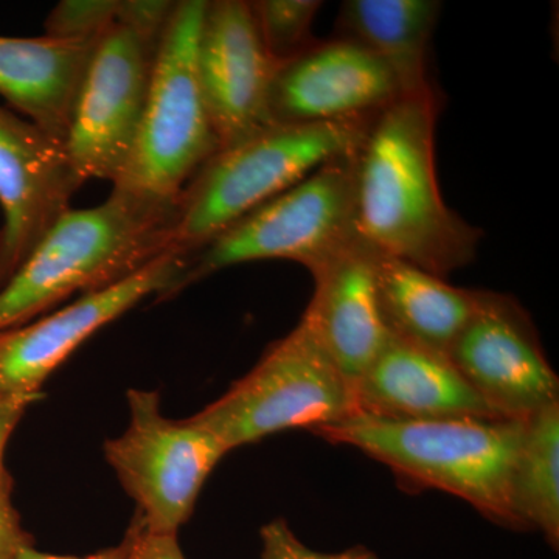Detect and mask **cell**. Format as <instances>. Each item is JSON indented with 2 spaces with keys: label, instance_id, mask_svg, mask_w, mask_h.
<instances>
[{
  "label": "cell",
  "instance_id": "8fae6325",
  "mask_svg": "<svg viewBox=\"0 0 559 559\" xmlns=\"http://www.w3.org/2000/svg\"><path fill=\"white\" fill-rule=\"evenodd\" d=\"M190 255L170 250L116 285L0 333V396L40 395L51 373L98 330L156 294L175 296Z\"/></svg>",
  "mask_w": 559,
  "mask_h": 559
},
{
  "label": "cell",
  "instance_id": "6da1fadb",
  "mask_svg": "<svg viewBox=\"0 0 559 559\" xmlns=\"http://www.w3.org/2000/svg\"><path fill=\"white\" fill-rule=\"evenodd\" d=\"M436 90L378 114L355 153V227L377 252L447 278L476 259L484 231L443 200L436 170Z\"/></svg>",
  "mask_w": 559,
  "mask_h": 559
},
{
  "label": "cell",
  "instance_id": "d4e9b609",
  "mask_svg": "<svg viewBox=\"0 0 559 559\" xmlns=\"http://www.w3.org/2000/svg\"><path fill=\"white\" fill-rule=\"evenodd\" d=\"M32 538L22 528L20 513L13 503V477L5 463H0V559H17Z\"/></svg>",
  "mask_w": 559,
  "mask_h": 559
},
{
  "label": "cell",
  "instance_id": "52a82bcc",
  "mask_svg": "<svg viewBox=\"0 0 559 559\" xmlns=\"http://www.w3.org/2000/svg\"><path fill=\"white\" fill-rule=\"evenodd\" d=\"M353 414V385L299 322L248 374L191 418L231 452L285 430L312 432Z\"/></svg>",
  "mask_w": 559,
  "mask_h": 559
},
{
  "label": "cell",
  "instance_id": "277c9868",
  "mask_svg": "<svg viewBox=\"0 0 559 559\" xmlns=\"http://www.w3.org/2000/svg\"><path fill=\"white\" fill-rule=\"evenodd\" d=\"M380 112L329 123L271 124L219 150L180 194L175 249L193 255L326 162L358 150Z\"/></svg>",
  "mask_w": 559,
  "mask_h": 559
},
{
  "label": "cell",
  "instance_id": "7402d4cb",
  "mask_svg": "<svg viewBox=\"0 0 559 559\" xmlns=\"http://www.w3.org/2000/svg\"><path fill=\"white\" fill-rule=\"evenodd\" d=\"M119 0H64L50 11L46 36L62 40H95L116 24Z\"/></svg>",
  "mask_w": 559,
  "mask_h": 559
},
{
  "label": "cell",
  "instance_id": "603a6c76",
  "mask_svg": "<svg viewBox=\"0 0 559 559\" xmlns=\"http://www.w3.org/2000/svg\"><path fill=\"white\" fill-rule=\"evenodd\" d=\"M261 559H380L364 546L352 547L340 554H320L305 546L285 520H274L264 525L261 528Z\"/></svg>",
  "mask_w": 559,
  "mask_h": 559
},
{
  "label": "cell",
  "instance_id": "d6986e66",
  "mask_svg": "<svg viewBox=\"0 0 559 559\" xmlns=\"http://www.w3.org/2000/svg\"><path fill=\"white\" fill-rule=\"evenodd\" d=\"M440 13L439 0H347L337 25L342 38L356 40L388 66L406 97L433 91L429 47Z\"/></svg>",
  "mask_w": 559,
  "mask_h": 559
},
{
  "label": "cell",
  "instance_id": "44dd1931",
  "mask_svg": "<svg viewBox=\"0 0 559 559\" xmlns=\"http://www.w3.org/2000/svg\"><path fill=\"white\" fill-rule=\"evenodd\" d=\"M264 49L275 66L314 46L312 24L323 3L318 0H257L249 2Z\"/></svg>",
  "mask_w": 559,
  "mask_h": 559
},
{
  "label": "cell",
  "instance_id": "5bb4252c",
  "mask_svg": "<svg viewBox=\"0 0 559 559\" xmlns=\"http://www.w3.org/2000/svg\"><path fill=\"white\" fill-rule=\"evenodd\" d=\"M198 76L219 150L271 127L275 62L245 0L207 2L198 39Z\"/></svg>",
  "mask_w": 559,
  "mask_h": 559
},
{
  "label": "cell",
  "instance_id": "9a60e30c",
  "mask_svg": "<svg viewBox=\"0 0 559 559\" xmlns=\"http://www.w3.org/2000/svg\"><path fill=\"white\" fill-rule=\"evenodd\" d=\"M373 252L358 238L312 270L314 294L300 319L353 390L390 336L378 301Z\"/></svg>",
  "mask_w": 559,
  "mask_h": 559
},
{
  "label": "cell",
  "instance_id": "8992f818",
  "mask_svg": "<svg viewBox=\"0 0 559 559\" xmlns=\"http://www.w3.org/2000/svg\"><path fill=\"white\" fill-rule=\"evenodd\" d=\"M355 153L326 162L190 257L175 296L226 267L252 261H296L316 270L358 240Z\"/></svg>",
  "mask_w": 559,
  "mask_h": 559
},
{
  "label": "cell",
  "instance_id": "e0dca14e",
  "mask_svg": "<svg viewBox=\"0 0 559 559\" xmlns=\"http://www.w3.org/2000/svg\"><path fill=\"white\" fill-rule=\"evenodd\" d=\"M95 43L0 36V95L62 146Z\"/></svg>",
  "mask_w": 559,
  "mask_h": 559
},
{
  "label": "cell",
  "instance_id": "4316f807",
  "mask_svg": "<svg viewBox=\"0 0 559 559\" xmlns=\"http://www.w3.org/2000/svg\"><path fill=\"white\" fill-rule=\"evenodd\" d=\"M39 400L40 395L0 396V463L3 462L7 443L20 425L25 412Z\"/></svg>",
  "mask_w": 559,
  "mask_h": 559
},
{
  "label": "cell",
  "instance_id": "ffe728a7",
  "mask_svg": "<svg viewBox=\"0 0 559 559\" xmlns=\"http://www.w3.org/2000/svg\"><path fill=\"white\" fill-rule=\"evenodd\" d=\"M513 503L522 530L559 544V403L524 419L513 474Z\"/></svg>",
  "mask_w": 559,
  "mask_h": 559
},
{
  "label": "cell",
  "instance_id": "30bf717a",
  "mask_svg": "<svg viewBox=\"0 0 559 559\" xmlns=\"http://www.w3.org/2000/svg\"><path fill=\"white\" fill-rule=\"evenodd\" d=\"M448 358L500 418L527 419L559 403V381L527 310L510 294L479 290Z\"/></svg>",
  "mask_w": 559,
  "mask_h": 559
},
{
  "label": "cell",
  "instance_id": "ba28073f",
  "mask_svg": "<svg viewBox=\"0 0 559 559\" xmlns=\"http://www.w3.org/2000/svg\"><path fill=\"white\" fill-rule=\"evenodd\" d=\"M128 406V428L103 447L106 462L138 506L142 527L178 536L210 474L229 451L193 418L165 417L154 390L131 389Z\"/></svg>",
  "mask_w": 559,
  "mask_h": 559
},
{
  "label": "cell",
  "instance_id": "cb8c5ba5",
  "mask_svg": "<svg viewBox=\"0 0 559 559\" xmlns=\"http://www.w3.org/2000/svg\"><path fill=\"white\" fill-rule=\"evenodd\" d=\"M178 2L170 0H121L117 24L130 28L140 38L159 44Z\"/></svg>",
  "mask_w": 559,
  "mask_h": 559
},
{
  "label": "cell",
  "instance_id": "484cf974",
  "mask_svg": "<svg viewBox=\"0 0 559 559\" xmlns=\"http://www.w3.org/2000/svg\"><path fill=\"white\" fill-rule=\"evenodd\" d=\"M132 547L130 559H186L178 536L154 535L142 527L138 518L130 525Z\"/></svg>",
  "mask_w": 559,
  "mask_h": 559
},
{
  "label": "cell",
  "instance_id": "3957f363",
  "mask_svg": "<svg viewBox=\"0 0 559 559\" xmlns=\"http://www.w3.org/2000/svg\"><path fill=\"white\" fill-rule=\"evenodd\" d=\"M312 432L364 452L403 480L465 500L496 524L522 530L514 511L513 474L524 419L404 421L353 414Z\"/></svg>",
  "mask_w": 559,
  "mask_h": 559
},
{
  "label": "cell",
  "instance_id": "5b68a950",
  "mask_svg": "<svg viewBox=\"0 0 559 559\" xmlns=\"http://www.w3.org/2000/svg\"><path fill=\"white\" fill-rule=\"evenodd\" d=\"M207 0L176 5L162 35L142 123L114 189L178 202L202 165L219 151L198 76V39Z\"/></svg>",
  "mask_w": 559,
  "mask_h": 559
},
{
  "label": "cell",
  "instance_id": "7c38bea8",
  "mask_svg": "<svg viewBox=\"0 0 559 559\" xmlns=\"http://www.w3.org/2000/svg\"><path fill=\"white\" fill-rule=\"evenodd\" d=\"M81 186L64 146L0 106V289L68 212Z\"/></svg>",
  "mask_w": 559,
  "mask_h": 559
},
{
  "label": "cell",
  "instance_id": "ac0fdd59",
  "mask_svg": "<svg viewBox=\"0 0 559 559\" xmlns=\"http://www.w3.org/2000/svg\"><path fill=\"white\" fill-rule=\"evenodd\" d=\"M373 267L389 333L447 355L476 310L479 289L452 286L444 278L377 250Z\"/></svg>",
  "mask_w": 559,
  "mask_h": 559
},
{
  "label": "cell",
  "instance_id": "2e32d148",
  "mask_svg": "<svg viewBox=\"0 0 559 559\" xmlns=\"http://www.w3.org/2000/svg\"><path fill=\"white\" fill-rule=\"evenodd\" d=\"M356 414L404 421L500 418L444 353L390 334L355 385Z\"/></svg>",
  "mask_w": 559,
  "mask_h": 559
},
{
  "label": "cell",
  "instance_id": "4fadbf2b",
  "mask_svg": "<svg viewBox=\"0 0 559 559\" xmlns=\"http://www.w3.org/2000/svg\"><path fill=\"white\" fill-rule=\"evenodd\" d=\"M401 97L388 66L340 36L275 68L267 112L272 124L329 123L380 112Z\"/></svg>",
  "mask_w": 559,
  "mask_h": 559
},
{
  "label": "cell",
  "instance_id": "9c48e42d",
  "mask_svg": "<svg viewBox=\"0 0 559 559\" xmlns=\"http://www.w3.org/2000/svg\"><path fill=\"white\" fill-rule=\"evenodd\" d=\"M159 44L112 24L95 43L64 150L81 183H116L130 160Z\"/></svg>",
  "mask_w": 559,
  "mask_h": 559
},
{
  "label": "cell",
  "instance_id": "7a4b0ae2",
  "mask_svg": "<svg viewBox=\"0 0 559 559\" xmlns=\"http://www.w3.org/2000/svg\"><path fill=\"white\" fill-rule=\"evenodd\" d=\"M179 201L112 189L97 207L62 213L0 289V333L53 310L73 294L116 285L175 249Z\"/></svg>",
  "mask_w": 559,
  "mask_h": 559
},
{
  "label": "cell",
  "instance_id": "83f0119b",
  "mask_svg": "<svg viewBox=\"0 0 559 559\" xmlns=\"http://www.w3.org/2000/svg\"><path fill=\"white\" fill-rule=\"evenodd\" d=\"M131 547L132 532L131 528H128L127 535H124L120 544L109 547V549L97 551V554L87 555V557H58V555L43 554V551L36 550L33 544H31V546L22 549L17 559H130Z\"/></svg>",
  "mask_w": 559,
  "mask_h": 559
}]
</instances>
